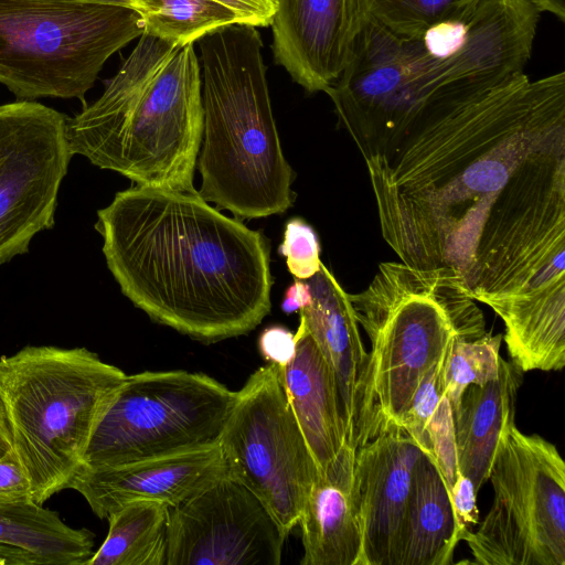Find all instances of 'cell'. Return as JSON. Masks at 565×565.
<instances>
[{"instance_id":"obj_1","label":"cell","mask_w":565,"mask_h":565,"mask_svg":"<svg viewBox=\"0 0 565 565\" xmlns=\"http://www.w3.org/2000/svg\"><path fill=\"white\" fill-rule=\"evenodd\" d=\"M565 138V72H523L478 97L422 109L352 138L382 236L404 264L469 284L498 193L533 152Z\"/></svg>"},{"instance_id":"obj_2","label":"cell","mask_w":565,"mask_h":565,"mask_svg":"<svg viewBox=\"0 0 565 565\" xmlns=\"http://www.w3.org/2000/svg\"><path fill=\"white\" fill-rule=\"evenodd\" d=\"M95 230L120 291L157 323L213 343L248 333L270 311L267 238L195 189L119 191Z\"/></svg>"},{"instance_id":"obj_3","label":"cell","mask_w":565,"mask_h":565,"mask_svg":"<svg viewBox=\"0 0 565 565\" xmlns=\"http://www.w3.org/2000/svg\"><path fill=\"white\" fill-rule=\"evenodd\" d=\"M540 15L531 0H481L460 17L398 35L364 13L349 63L324 93L350 136L478 97L524 72Z\"/></svg>"},{"instance_id":"obj_4","label":"cell","mask_w":565,"mask_h":565,"mask_svg":"<svg viewBox=\"0 0 565 565\" xmlns=\"http://www.w3.org/2000/svg\"><path fill=\"white\" fill-rule=\"evenodd\" d=\"M466 292L503 321L523 373L565 365V139L531 153L493 201Z\"/></svg>"},{"instance_id":"obj_5","label":"cell","mask_w":565,"mask_h":565,"mask_svg":"<svg viewBox=\"0 0 565 565\" xmlns=\"http://www.w3.org/2000/svg\"><path fill=\"white\" fill-rule=\"evenodd\" d=\"M72 156L138 185L192 190L203 135L194 45L142 33L102 96L66 119Z\"/></svg>"},{"instance_id":"obj_6","label":"cell","mask_w":565,"mask_h":565,"mask_svg":"<svg viewBox=\"0 0 565 565\" xmlns=\"http://www.w3.org/2000/svg\"><path fill=\"white\" fill-rule=\"evenodd\" d=\"M199 42L203 135L199 194L239 218L287 211L294 171L271 111L258 30L235 23Z\"/></svg>"},{"instance_id":"obj_7","label":"cell","mask_w":565,"mask_h":565,"mask_svg":"<svg viewBox=\"0 0 565 565\" xmlns=\"http://www.w3.org/2000/svg\"><path fill=\"white\" fill-rule=\"evenodd\" d=\"M371 342L369 402L379 433L398 422L450 342L487 333L482 311L450 268L385 262L366 289L349 294Z\"/></svg>"},{"instance_id":"obj_8","label":"cell","mask_w":565,"mask_h":565,"mask_svg":"<svg viewBox=\"0 0 565 565\" xmlns=\"http://www.w3.org/2000/svg\"><path fill=\"white\" fill-rule=\"evenodd\" d=\"M125 377L86 348L28 345L0 358V398L34 502L66 489Z\"/></svg>"},{"instance_id":"obj_9","label":"cell","mask_w":565,"mask_h":565,"mask_svg":"<svg viewBox=\"0 0 565 565\" xmlns=\"http://www.w3.org/2000/svg\"><path fill=\"white\" fill-rule=\"evenodd\" d=\"M142 33L128 7L0 0V83L19 100H84L106 61Z\"/></svg>"},{"instance_id":"obj_10","label":"cell","mask_w":565,"mask_h":565,"mask_svg":"<svg viewBox=\"0 0 565 565\" xmlns=\"http://www.w3.org/2000/svg\"><path fill=\"white\" fill-rule=\"evenodd\" d=\"M235 396L198 372L126 375L98 419L78 468L116 467L218 445Z\"/></svg>"},{"instance_id":"obj_11","label":"cell","mask_w":565,"mask_h":565,"mask_svg":"<svg viewBox=\"0 0 565 565\" xmlns=\"http://www.w3.org/2000/svg\"><path fill=\"white\" fill-rule=\"evenodd\" d=\"M489 480L492 505L467 542L479 565H565V463L543 437L511 424Z\"/></svg>"},{"instance_id":"obj_12","label":"cell","mask_w":565,"mask_h":565,"mask_svg":"<svg viewBox=\"0 0 565 565\" xmlns=\"http://www.w3.org/2000/svg\"><path fill=\"white\" fill-rule=\"evenodd\" d=\"M218 445L228 475L262 501L288 536L321 472L289 406L277 365L257 369L236 392Z\"/></svg>"},{"instance_id":"obj_13","label":"cell","mask_w":565,"mask_h":565,"mask_svg":"<svg viewBox=\"0 0 565 565\" xmlns=\"http://www.w3.org/2000/svg\"><path fill=\"white\" fill-rule=\"evenodd\" d=\"M67 117L35 100L0 105V266L54 226L72 154Z\"/></svg>"},{"instance_id":"obj_14","label":"cell","mask_w":565,"mask_h":565,"mask_svg":"<svg viewBox=\"0 0 565 565\" xmlns=\"http://www.w3.org/2000/svg\"><path fill=\"white\" fill-rule=\"evenodd\" d=\"M286 539L262 501L226 473L169 508L166 565H279Z\"/></svg>"},{"instance_id":"obj_15","label":"cell","mask_w":565,"mask_h":565,"mask_svg":"<svg viewBox=\"0 0 565 565\" xmlns=\"http://www.w3.org/2000/svg\"><path fill=\"white\" fill-rule=\"evenodd\" d=\"M424 452L395 423L355 450L353 491L362 527L360 565H396L415 466Z\"/></svg>"},{"instance_id":"obj_16","label":"cell","mask_w":565,"mask_h":565,"mask_svg":"<svg viewBox=\"0 0 565 565\" xmlns=\"http://www.w3.org/2000/svg\"><path fill=\"white\" fill-rule=\"evenodd\" d=\"M306 281L311 301L299 310L300 323L333 372L345 444L356 450L379 434L369 402V352L349 294L326 265Z\"/></svg>"},{"instance_id":"obj_17","label":"cell","mask_w":565,"mask_h":565,"mask_svg":"<svg viewBox=\"0 0 565 565\" xmlns=\"http://www.w3.org/2000/svg\"><path fill=\"white\" fill-rule=\"evenodd\" d=\"M363 19L361 0H276L274 60L307 92H326L347 67Z\"/></svg>"},{"instance_id":"obj_18","label":"cell","mask_w":565,"mask_h":565,"mask_svg":"<svg viewBox=\"0 0 565 565\" xmlns=\"http://www.w3.org/2000/svg\"><path fill=\"white\" fill-rule=\"evenodd\" d=\"M226 473L222 450L215 445L116 467L78 468L66 489L77 491L95 515L107 519L138 501L177 507Z\"/></svg>"},{"instance_id":"obj_19","label":"cell","mask_w":565,"mask_h":565,"mask_svg":"<svg viewBox=\"0 0 565 565\" xmlns=\"http://www.w3.org/2000/svg\"><path fill=\"white\" fill-rule=\"evenodd\" d=\"M355 450L344 444L313 483L299 519L301 565H360L362 527L353 491Z\"/></svg>"},{"instance_id":"obj_20","label":"cell","mask_w":565,"mask_h":565,"mask_svg":"<svg viewBox=\"0 0 565 565\" xmlns=\"http://www.w3.org/2000/svg\"><path fill=\"white\" fill-rule=\"evenodd\" d=\"M294 358L277 366L289 406L322 473L345 444L335 379L307 329L299 323Z\"/></svg>"},{"instance_id":"obj_21","label":"cell","mask_w":565,"mask_h":565,"mask_svg":"<svg viewBox=\"0 0 565 565\" xmlns=\"http://www.w3.org/2000/svg\"><path fill=\"white\" fill-rule=\"evenodd\" d=\"M523 372L501 358L495 380L469 385L455 414V437L459 472L478 492L486 481L498 443L514 423L515 402Z\"/></svg>"},{"instance_id":"obj_22","label":"cell","mask_w":565,"mask_h":565,"mask_svg":"<svg viewBox=\"0 0 565 565\" xmlns=\"http://www.w3.org/2000/svg\"><path fill=\"white\" fill-rule=\"evenodd\" d=\"M460 541L446 484L423 454L414 469L396 565L452 564Z\"/></svg>"},{"instance_id":"obj_23","label":"cell","mask_w":565,"mask_h":565,"mask_svg":"<svg viewBox=\"0 0 565 565\" xmlns=\"http://www.w3.org/2000/svg\"><path fill=\"white\" fill-rule=\"evenodd\" d=\"M94 537L33 500L0 502V544L29 552L40 565H85Z\"/></svg>"},{"instance_id":"obj_24","label":"cell","mask_w":565,"mask_h":565,"mask_svg":"<svg viewBox=\"0 0 565 565\" xmlns=\"http://www.w3.org/2000/svg\"><path fill=\"white\" fill-rule=\"evenodd\" d=\"M107 520L108 534L85 565H166L169 507L132 502Z\"/></svg>"},{"instance_id":"obj_25","label":"cell","mask_w":565,"mask_h":565,"mask_svg":"<svg viewBox=\"0 0 565 565\" xmlns=\"http://www.w3.org/2000/svg\"><path fill=\"white\" fill-rule=\"evenodd\" d=\"M143 32L172 45L194 44L241 18L217 0H128Z\"/></svg>"},{"instance_id":"obj_26","label":"cell","mask_w":565,"mask_h":565,"mask_svg":"<svg viewBox=\"0 0 565 565\" xmlns=\"http://www.w3.org/2000/svg\"><path fill=\"white\" fill-rule=\"evenodd\" d=\"M502 334L486 333L475 340L456 338L448 352L444 369V393L457 413L466 388L484 385L500 372L499 354Z\"/></svg>"},{"instance_id":"obj_27","label":"cell","mask_w":565,"mask_h":565,"mask_svg":"<svg viewBox=\"0 0 565 565\" xmlns=\"http://www.w3.org/2000/svg\"><path fill=\"white\" fill-rule=\"evenodd\" d=\"M481 0H361L364 13L398 35H415L430 25L462 15Z\"/></svg>"},{"instance_id":"obj_28","label":"cell","mask_w":565,"mask_h":565,"mask_svg":"<svg viewBox=\"0 0 565 565\" xmlns=\"http://www.w3.org/2000/svg\"><path fill=\"white\" fill-rule=\"evenodd\" d=\"M454 340L425 374L398 422V426L425 455L428 452L427 425L444 394V369Z\"/></svg>"},{"instance_id":"obj_29","label":"cell","mask_w":565,"mask_h":565,"mask_svg":"<svg viewBox=\"0 0 565 565\" xmlns=\"http://www.w3.org/2000/svg\"><path fill=\"white\" fill-rule=\"evenodd\" d=\"M428 452L449 491L458 476V460L455 437V418L451 404L445 393L439 399L427 425Z\"/></svg>"},{"instance_id":"obj_30","label":"cell","mask_w":565,"mask_h":565,"mask_svg":"<svg viewBox=\"0 0 565 565\" xmlns=\"http://www.w3.org/2000/svg\"><path fill=\"white\" fill-rule=\"evenodd\" d=\"M290 274L307 280L319 271L320 243L315 230L303 220L295 217L285 225L282 243L278 248Z\"/></svg>"},{"instance_id":"obj_31","label":"cell","mask_w":565,"mask_h":565,"mask_svg":"<svg viewBox=\"0 0 565 565\" xmlns=\"http://www.w3.org/2000/svg\"><path fill=\"white\" fill-rule=\"evenodd\" d=\"M477 491L468 477L459 473L449 497L460 539L472 531L479 521Z\"/></svg>"},{"instance_id":"obj_32","label":"cell","mask_w":565,"mask_h":565,"mask_svg":"<svg viewBox=\"0 0 565 565\" xmlns=\"http://www.w3.org/2000/svg\"><path fill=\"white\" fill-rule=\"evenodd\" d=\"M33 500L29 478L12 450L0 459V502Z\"/></svg>"},{"instance_id":"obj_33","label":"cell","mask_w":565,"mask_h":565,"mask_svg":"<svg viewBox=\"0 0 565 565\" xmlns=\"http://www.w3.org/2000/svg\"><path fill=\"white\" fill-rule=\"evenodd\" d=\"M258 347L266 361L277 366H284L294 358L295 334L284 327L273 326L262 332Z\"/></svg>"},{"instance_id":"obj_34","label":"cell","mask_w":565,"mask_h":565,"mask_svg":"<svg viewBox=\"0 0 565 565\" xmlns=\"http://www.w3.org/2000/svg\"><path fill=\"white\" fill-rule=\"evenodd\" d=\"M233 10L244 24L269 26L275 11L276 0H217Z\"/></svg>"},{"instance_id":"obj_35","label":"cell","mask_w":565,"mask_h":565,"mask_svg":"<svg viewBox=\"0 0 565 565\" xmlns=\"http://www.w3.org/2000/svg\"><path fill=\"white\" fill-rule=\"evenodd\" d=\"M311 301V294L306 280L295 278L288 287L281 302L285 313H292L308 306Z\"/></svg>"},{"instance_id":"obj_36","label":"cell","mask_w":565,"mask_h":565,"mask_svg":"<svg viewBox=\"0 0 565 565\" xmlns=\"http://www.w3.org/2000/svg\"><path fill=\"white\" fill-rule=\"evenodd\" d=\"M0 565H40V562L26 551L0 544Z\"/></svg>"},{"instance_id":"obj_37","label":"cell","mask_w":565,"mask_h":565,"mask_svg":"<svg viewBox=\"0 0 565 565\" xmlns=\"http://www.w3.org/2000/svg\"><path fill=\"white\" fill-rule=\"evenodd\" d=\"M13 450V440L4 405L0 398V459Z\"/></svg>"},{"instance_id":"obj_38","label":"cell","mask_w":565,"mask_h":565,"mask_svg":"<svg viewBox=\"0 0 565 565\" xmlns=\"http://www.w3.org/2000/svg\"><path fill=\"white\" fill-rule=\"evenodd\" d=\"M536 9L554 14L561 22L565 21V0H532Z\"/></svg>"},{"instance_id":"obj_39","label":"cell","mask_w":565,"mask_h":565,"mask_svg":"<svg viewBox=\"0 0 565 565\" xmlns=\"http://www.w3.org/2000/svg\"><path fill=\"white\" fill-rule=\"evenodd\" d=\"M43 1L100 3V4H111V6H121V7L130 8V3L128 0H43Z\"/></svg>"},{"instance_id":"obj_40","label":"cell","mask_w":565,"mask_h":565,"mask_svg":"<svg viewBox=\"0 0 565 565\" xmlns=\"http://www.w3.org/2000/svg\"><path fill=\"white\" fill-rule=\"evenodd\" d=\"M532 1V0H531Z\"/></svg>"}]
</instances>
